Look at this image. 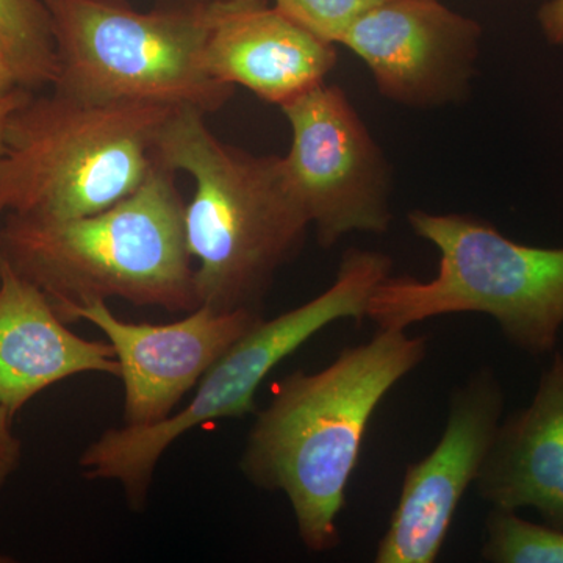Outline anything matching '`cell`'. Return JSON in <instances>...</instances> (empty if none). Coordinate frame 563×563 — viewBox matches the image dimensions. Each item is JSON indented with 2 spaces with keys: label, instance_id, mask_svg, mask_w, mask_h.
Here are the masks:
<instances>
[{
  "label": "cell",
  "instance_id": "ffe728a7",
  "mask_svg": "<svg viewBox=\"0 0 563 563\" xmlns=\"http://www.w3.org/2000/svg\"><path fill=\"white\" fill-rule=\"evenodd\" d=\"M32 91L25 90V88H18L9 96L0 98V155L3 151V139H5V129L9 124L11 113L22 106L29 98H31Z\"/></svg>",
  "mask_w": 563,
  "mask_h": 563
},
{
  "label": "cell",
  "instance_id": "277c9868",
  "mask_svg": "<svg viewBox=\"0 0 563 563\" xmlns=\"http://www.w3.org/2000/svg\"><path fill=\"white\" fill-rule=\"evenodd\" d=\"M173 107L91 102L52 91L11 113L0 155V221L69 220L139 190Z\"/></svg>",
  "mask_w": 563,
  "mask_h": 563
},
{
  "label": "cell",
  "instance_id": "5bb4252c",
  "mask_svg": "<svg viewBox=\"0 0 563 563\" xmlns=\"http://www.w3.org/2000/svg\"><path fill=\"white\" fill-rule=\"evenodd\" d=\"M473 485L493 509L532 507L563 529V354L543 373L529 407L499 424Z\"/></svg>",
  "mask_w": 563,
  "mask_h": 563
},
{
  "label": "cell",
  "instance_id": "44dd1931",
  "mask_svg": "<svg viewBox=\"0 0 563 563\" xmlns=\"http://www.w3.org/2000/svg\"><path fill=\"white\" fill-rule=\"evenodd\" d=\"M22 88L20 81H18L16 73H14L13 65L9 54H7L5 46L0 41V98L9 96L10 92Z\"/></svg>",
  "mask_w": 563,
  "mask_h": 563
},
{
  "label": "cell",
  "instance_id": "8fae6325",
  "mask_svg": "<svg viewBox=\"0 0 563 563\" xmlns=\"http://www.w3.org/2000/svg\"><path fill=\"white\" fill-rule=\"evenodd\" d=\"M262 318L252 310L217 313L199 306L180 321L140 324L122 321L107 301H91L76 310L73 322H91L107 336L120 363L124 426L143 428L172 417L210 366Z\"/></svg>",
  "mask_w": 563,
  "mask_h": 563
},
{
  "label": "cell",
  "instance_id": "52a82bcc",
  "mask_svg": "<svg viewBox=\"0 0 563 563\" xmlns=\"http://www.w3.org/2000/svg\"><path fill=\"white\" fill-rule=\"evenodd\" d=\"M393 262L383 252L347 250L328 290L288 312L255 322L199 380L184 409L154 426L109 429L81 453L88 481L120 484L135 512L147 506L155 468L174 442L207 422L255 412V395L269 373L325 325L366 320L377 285L391 276Z\"/></svg>",
  "mask_w": 563,
  "mask_h": 563
},
{
  "label": "cell",
  "instance_id": "ac0fdd59",
  "mask_svg": "<svg viewBox=\"0 0 563 563\" xmlns=\"http://www.w3.org/2000/svg\"><path fill=\"white\" fill-rule=\"evenodd\" d=\"M13 418L0 406V492L16 473L22 459V444L13 431Z\"/></svg>",
  "mask_w": 563,
  "mask_h": 563
},
{
  "label": "cell",
  "instance_id": "3957f363",
  "mask_svg": "<svg viewBox=\"0 0 563 563\" xmlns=\"http://www.w3.org/2000/svg\"><path fill=\"white\" fill-rule=\"evenodd\" d=\"M155 161L195 181L185 236L199 306L217 313H263L277 273L301 252L310 221L296 199L284 157L224 143L206 113L179 107L163 125Z\"/></svg>",
  "mask_w": 563,
  "mask_h": 563
},
{
  "label": "cell",
  "instance_id": "2e32d148",
  "mask_svg": "<svg viewBox=\"0 0 563 563\" xmlns=\"http://www.w3.org/2000/svg\"><path fill=\"white\" fill-rule=\"evenodd\" d=\"M483 559L496 563H563V529L521 520L493 509L487 518Z\"/></svg>",
  "mask_w": 563,
  "mask_h": 563
},
{
  "label": "cell",
  "instance_id": "6da1fadb",
  "mask_svg": "<svg viewBox=\"0 0 563 563\" xmlns=\"http://www.w3.org/2000/svg\"><path fill=\"white\" fill-rule=\"evenodd\" d=\"M426 354V336L377 329L320 372L285 377L257 413L240 470L254 487L287 496L299 539L312 553L339 547V517L369 420Z\"/></svg>",
  "mask_w": 563,
  "mask_h": 563
},
{
  "label": "cell",
  "instance_id": "8992f818",
  "mask_svg": "<svg viewBox=\"0 0 563 563\" xmlns=\"http://www.w3.org/2000/svg\"><path fill=\"white\" fill-rule=\"evenodd\" d=\"M410 228L440 252L431 280L380 282L366 309L377 329H399L451 313H484L521 350H554L563 325V250L512 242L470 214L410 211Z\"/></svg>",
  "mask_w": 563,
  "mask_h": 563
},
{
  "label": "cell",
  "instance_id": "5b68a950",
  "mask_svg": "<svg viewBox=\"0 0 563 563\" xmlns=\"http://www.w3.org/2000/svg\"><path fill=\"white\" fill-rule=\"evenodd\" d=\"M57 74L52 90L91 102H143L221 110L235 87L203 66L211 0H43Z\"/></svg>",
  "mask_w": 563,
  "mask_h": 563
},
{
  "label": "cell",
  "instance_id": "7c38bea8",
  "mask_svg": "<svg viewBox=\"0 0 563 563\" xmlns=\"http://www.w3.org/2000/svg\"><path fill=\"white\" fill-rule=\"evenodd\" d=\"M336 58L335 44L268 0H211L203 66L222 84L282 107L324 84Z\"/></svg>",
  "mask_w": 563,
  "mask_h": 563
},
{
  "label": "cell",
  "instance_id": "d6986e66",
  "mask_svg": "<svg viewBox=\"0 0 563 563\" xmlns=\"http://www.w3.org/2000/svg\"><path fill=\"white\" fill-rule=\"evenodd\" d=\"M540 27L554 46H563V0H550L539 11Z\"/></svg>",
  "mask_w": 563,
  "mask_h": 563
},
{
  "label": "cell",
  "instance_id": "7a4b0ae2",
  "mask_svg": "<svg viewBox=\"0 0 563 563\" xmlns=\"http://www.w3.org/2000/svg\"><path fill=\"white\" fill-rule=\"evenodd\" d=\"M177 173L155 161L139 190L110 209L69 218L9 214L0 261L38 287L65 322L91 301L121 299L169 313L198 309Z\"/></svg>",
  "mask_w": 563,
  "mask_h": 563
},
{
  "label": "cell",
  "instance_id": "e0dca14e",
  "mask_svg": "<svg viewBox=\"0 0 563 563\" xmlns=\"http://www.w3.org/2000/svg\"><path fill=\"white\" fill-rule=\"evenodd\" d=\"M384 0H276L274 5L314 35L340 44L355 18Z\"/></svg>",
  "mask_w": 563,
  "mask_h": 563
},
{
  "label": "cell",
  "instance_id": "9c48e42d",
  "mask_svg": "<svg viewBox=\"0 0 563 563\" xmlns=\"http://www.w3.org/2000/svg\"><path fill=\"white\" fill-rule=\"evenodd\" d=\"M504 393L492 369L474 372L450 396L446 428L432 453L407 468L377 563H432L483 468L501 424Z\"/></svg>",
  "mask_w": 563,
  "mask_h": 563
},
{
  "label": "cell",
  "instance_id": "9a60e30c",
  "mask_svg": "<svg viewBox=\"0 0 563 563\" xmlns=\"http://www.w3.org/2000/svg\"><path fill=\"white\" fill-rule=\"evenodd\" d=\"M0 41L22 88L52 87L57 55L43 0H0Z\"/></svg>",
  "mask_w": 563,
  "mask_h": 563
},
{
  "label": "cell",
  "instance_id": "ba28073f",
  "mask_svg": "<svg viewBox=\"0 0 563 563\" xmlns=\"http://www.w3.org/2000/svg\"><path fill=\"white\" fill-rule=\"evenodd\" d=\"M280 109L292 133L285 172L320 246L387 232L391 168L342 88L324 81Z\"/></svg>",
  "mask_w": 563,
  "mask_h": 563
},
{
  "label": "cell",
  "instance_id": "4fadbf2b",
  "mask_svg": "<svg viewBox=\"0 0 563 563\" xmlns=\"http://www.w3.org/2000/svg\"><path fill=\"white\" fill-rule=\"evenodd\" d=\"M84 373L120 377L111 344L70 332L46 295L0 261V406L14 417L41 391Z\"/></svg>",
  "mask_w": 563,
  "mask_h": 563
},
{
  "label": "cell",
  "instance_id": "30bf717a",
  "mask_svg": "<svg viewBox=\"0 0 563 563\" xmlns=\"http://www.w3.org/2000/svg\"><path fill=\"white\" fill-rule=\"evenodd\" d=\"M481 32L439 0H384L355 18L340 44L368 66L385 98L433 109L468 95Z\"/></svg>",
  "mask_w": 563,
  "mask_h": 563
}]
</instances>
